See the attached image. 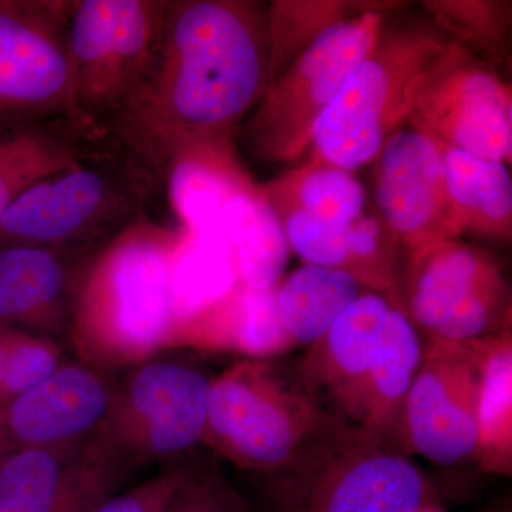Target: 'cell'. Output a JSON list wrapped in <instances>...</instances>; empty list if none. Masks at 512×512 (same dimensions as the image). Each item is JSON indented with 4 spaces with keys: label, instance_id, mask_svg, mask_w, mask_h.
Returning a JSON list of instances; mask_svg holds the SVG:
<instances>
[{
    "label": "cell",
    "instance_id": "cell-1",
    "mask_svg": "<svg viewBox=\"0 0 512 512\" xmlns=\"http://www.w3.org/2000/svg\"><path fill=\"white\" fill-rule=\"evenodd\" d=\"M268 80V6L167 0L156 62L103 134L164 187L185 151L234 144Z\"/></svg>",
    "mask_w": 512,
    "mask_h": 512
},
{
    "label": "cell",
    "instance_id": "cell-2",
    "mask_svg": "<svg viewBox=\"0 0 512 512\" xmlns=\"http://www.w3.org/2000/svg\"><path fill=\"white\" fill-rule=\"evenodd\" d=\"M180 232L144 217L86 259L67 319L80 360L111 373L173 348L170 269Z\"/></svg>",
    "mask_w": 512,
    "mask_h": 512
},
{
    "label": "cell",
    "instance_id": "cell-3",
    "mask_svg": "<svg viewBox=\"0 0 512 512\" xmlns=\"http://www.w3.org/2000/svg\"><path fill=\"white\" fill-rule=\"evenodd\" d=\"M256 477L254 512H420L433 490L399 441L323 412L291 457Z\"/></svg>",
    "mask_w": 512,
    "mask_h": 512
},
{
    "label": "cell",
    "instance_id": "cell-4",
    "mask_svg": "<svg viewBox=\"0 0 512 512\" xmlns=\"http://www.w3.org/2000/svg\"><path fill=\"white\" fill-rule=\"evenodd\" d=\"M67 170L32 185L0 217V244L92 255L147 217L156 181L119 147L101 146Z\"/></svg>",
    "mask_w": 512,
    "mask_h": 512
},
{
    "label": "cell",
    "instance_id": "cell-5",
    "mask_svg": "<svg viewBox=\"0 0 512 512\" xmlns=\"http://www.w3.org/2000/svg\"><path fill=\"white\" fill-rule=\"evenodd\" d=\"M453 46L439 29L383 30L313 128V156L350 173L376 160Z\"/></svg>",
    "mask_w": 512,
    "mask_h": 512
},
{
    "label": "cell",
    "instance_id": "cell-6",
    "mask_svg": "<svg viewBox=\"0 0 512 512\" xmlns=\"http://www.w3.org/2000/svg\"><path fill=\"white\" fill-rule=\"evenodd\" d=\"M167 0H74L67 23V120L90 134L119 114L156 62Z\"/></svg>",
    "mask_w": 512,
    "mask_h": 512
},
{
    "label": "cell",
    "instance_id": "cell-7",
    "mask_svg": "<svg viewBox=\"0 0 512 512\" xmlns=\"http://www.w3.org/2000/svg\"><path fill=\"white\" fill-rule=\"evenodd\" d=\"M383 20L373 8L343 16L293 59L239 127L252 156L284 163L311 146L313 128L382 36Z\"/></svg>",
    "mask_w": 512,
    "mask_h": 512
},
{
    "label": "cell",
    "instance_id": "cell-8",
    "mask_svg": "<svg viewBox=\"0 0 512 512\" xmlns=\"http://www.w3.org/2000/svg\"><path fill=\"white\" fill-rule=\"evenodd\" d=\"M266 360H242L212 380L201 441L248 473L285 463L323 414L298 373Z\"/></svg>",
    "mask_w": 512,
    "mask_h": 512
},
{
    "label": "cell",
    "instance_id": "cell-9",
    "mask_svg": "<svg viewBox=\"0 0 512 512\" xmlns=\"http://www.w3.org/2000/svg\"><path fill=\"white\" fill-rule=\"evenodd\" d=\"M409 256L404 312L426 343H466L507 332L510 291L493 256L458 238Z\"/></svg>",
    "mask_w": 512,
    "mask_h": 512
},
{
    "label": "cell",
    "instance_id": "cell-10",
    "mask_svg": "<svg viewBox=\"0 0 512 512\" xmlns=\"http://www.w3.org/2000/svg\"><path fill=\"white\" fill-rule=\"evenodd\" d=\"M480 356L481 339L424 345L397 424L404 453L447 467L478 461Z\"/></svg>",
    "mask_w": 512,
    "mask_h": 512
},
{
    "label": "cell",
    "instance_id": "cell-11",
    "mask_svg": "<svg viewBox=\"0 0 512 512\" xmlns=\"http://www.w3.org/2000/svg\"><path fill=\"white\" fill-rule=\"evenodd\" d=\"M74 0H0V124L67 119Z\"/></svg>",
    "mask_w": 512,
    "mask_h": 512
},
{
    "label": "cell",
    "instance_id": "cell-12",
    "mask_svg": "<svg viewBox=\"0 0 512 512\" xmlns=\"http://www.w3.org/2000/svg\"><path fill=\"white\" fill-rule=\"evenodd\" d=\"M140 467L104 424L79 443L0 456V512H89Z\"/></svg>",
    "mask_w": 512,
    "mask_h": 512
},
{
    "label": "cell",
    "instance_id": "cell-13",
    "mask_svg": "<svg viewBox=\"0 0 512 512\" xmlns=\"http://www.w3.org/2000/svg\"><path fill=\"white\" fill-rule=\"evenodd\" d=\"M212 380L190 363L151 357L117 382L106 426L140 467L183 456L204 436Z\"/></svg>",
    "mask_w": 512,
    "mask_h": 512
},
{
    "label": "cell",
    "instance_id": "cell-14",
    "mask_svg": "<svg viewBox=\"0 0 512 512\" xmlns=\"http://www.w3.org/2000/svg\"><path fill=\"white\" fill-rule=\"evenodd\" d=\"M407 127L488 160L510 163L511 86L454 42L424 86Z\"/></svg>",
    "mask_w": 512,
    "mask_h": 512
},
{
    "label": "cell",
    "instance_id": "cell-15",
    "mask_svg": "<svg viewBox=\"0 0 512 512\" xmlns=\"http://www.w3.org/2000/svg\"><path fill=\"white\" fill-rule=\"evenodd\" d=\"M376 160L379 218L409 255L458 238L439 141L406 126L386 141Z\"/></svg>",
    "mask_w": 512,
    "mask_h": 512
},
{
    "label": "cell",
    "instance_id": "cell-16",
    "mask_svg": "<svg viewBox=\"0 0 512 512\" xmlns=\"http://www.w3.org/2000/svg\"><path fill=\"white\" fill-rule=\"evenodd\" d=\"M116 396L117 382L111 373L83 360H64L46 380L10 400L0 413L3 454L89 439L109 420Z\"/></svg>",
    "mask_w": 512,
    "mask_h": 512
},
{
    "label": "cell",
    "instance_id": "cell-17",
    "mask_svg": "<svg viewBox=\"0 0 512 512\" xmlns=\"http://www.w3.org/2000/svg\"><path fill=\"white\" fill-rule=\"evenodd\" d=\"M393 305L383 293L367 289L311 345L298 375L320 409L325 402V412L359 426L377 333Z\"/></svg>",
    "mask_w": 512,
    "mask_h": 512
},
{
    "label": "cell",
    "instance_id": "cell-18",
    "mask_svg": "<svg viewBox=\"0 0 512 512\" xmlns=\"http://www.w3.org/2000/svg\"><path fill=\"white\" fill-rule=\"evenodd\" d=\"M89 256L0 244V326L53 330L66 325L77 278Z\"/></svg>",
    "mask_w": 512,
    "mask_h": 512
},
{
    "label": "cell",
    "instance_id": "cell-19",
    "mask_svg": "<svg viewBox=\"0 0 512 512\" xmlns=\"http://www.w3.org/2000/svg\"><path fill=\"white\" fill-rule=\"evenodd\" d=\"M217 231L231 245L242 285L256 291L279 285L291 247L264 187L245 181L222 207Z\"/></svg>",
    "mask_w": 512,
    "mask_h": 512
},
{
    "label": "cell",
    "instance_id": "cell-20",
    "mask_svg": "<svg viewBox=\"0 0 512 512\" xmlns=\"http://www.w3.org/2000/svg\"><path fill=\"white\" fill-rule=\"evenodd\" d=\"M99 138L67 119L0 124V217L32 185L79 163Z\"/></svg>",
    "mask_w": 512,
    "mask_h": 512
},
{
    "label": "cell",
    "instance_id": "cell-21",
    "mask_svg": "<svg viewBox=\"0 0 512 512\" xmlns=\"http://www.w3.org/2000/svg\"><path fill=\"white\" fill-rule=\"evenodd\" d=\"M276 289L256 291L239 282L224 302L184 330L178 346L237 350L249 359H268L295 348L279 315Z\"/></svg>",
    "mask_w": 512,
    "mask_h": 512
},
{
    "label": "cell",
    "instance_id": "cell-22",
    "mask_svg": "<svg viewBox=\"0 0 512 512\" xmlns=\"http://www.w3.org/2000/svg\"><path fill=\"white\" fill-rule=\"evenodd\" d=\"M238 285L237 264L227 239L220 232L181 228L170 269L173 346L188 326L217 308Z\"/></svg>",
    "mask_w": 512,
    "mask_h": 512
},
{
    "label": "cell",
    "instance_id": "cell-23",
    "mask_svg": "<svg viewBox=\"0 0 512 512\" xmlns=\"http://www.w3.org/2000/svg\"><path fill=\"white\" fill-rule=\"evenodd\" d=\"M423 355L419 330L402 306L393 305L377 333L359 426L397 440L403 402Z\"/></svg>",
    "mask_w": 512,
    "mask_h": 512
},
{
    "label": "cell",
    "instance_id": "cell-24",
    "mask_svg": "<svg viewBox=\"0 0 512 512\" xmlns=\"http://www.w3.org/2000/svg\"><path fill=\"white\" fill-rule=\"evenodd\" d=\"M441 144V143H440ZM444 170L458 237L507 239L512 227V180L507 164L444 146Z\"/></svg>",
    "mask_w": 512,
    "mask_h": 512
},
{
    "label": "cell",
    "instance_id": "cell-25",
    "mask_svg": "<svg viewBox=\"0 0 512 512\" xmlns=\"http://www.w3.org/2000/svg\"><path fill=\"white\" fill-rule=\"evenodd\" d=\"M249 178L239 164L234 144L205 146L175 158L164 187L181 228L218 232L222 207Z\"/></svg>",
    "mask_w": 512,
    "mask_h": 512
},
{
    "label": "cell",
    "instance_id": "cell-26",
    "mask_svg": "<svg viewBox=\"0 0 512 512\" xmlns=\"http://www.w3.org/2000/svg\"><path fill=\"white\" fill-rule=\"evenodd\" d=\"M365 288L342 269L305 264L276 289L279 315L296 345H313Z\"/></svg>",
    "mask_w": 512,
    "mask_h": 512
},
{
    "label": "cell",
    "instance_id": "cell-27",
    "mask_svg": "<svg viewBox=\"0 0 512 512\" xmlns=\"http://www.w3.org/2000/svg\"><path fill=\"white\" fill-rule=\"evenodd\" d=\"M275 211H301L316 220L349 228L363 215L366 191L350 171L313 156L311 163L264 187Z\"/></svg>",
    "mask_w": 512,
    "mask_h": 512
},
{
    "label": "cell",
    "instance_id": "cell-28",
    "mask_svg": "<svg viewBox=\"0 0 512 512\" xmlns=\"http://www.w3.org/2000/svg\"><path fill=\"white\" fill-rule=\"evenodd\" d=\"M480 450L485 470L510 473L512 444V346L510 332L481 339Z\"/></svg>",
    "mask_w": 512,
    "mask_h": 512
},
{
    "label": "cell",
    "instance_id": "cell-29",
    "mask_svg": "<svg viewBox=\"0 0 512 512\" xmlns=\"http://www.w3.org/2000/svg\"><path fill=\"white\" fill-rule=\"evenodd\" d=\"M343 16L345 6L335 2H275L268 6V87L323 29Z\"/></svg>",
    "mask_w": 512,
    "mask_h": 512
},
{
    "label": "cell",
    "instance_id": "cell-30",
    "mask_svg": "<svg viewBox=\"0 0 512 512\" xmlns=\"http://www.w3.org/2000/svg\"><path fill=\"white\" fill-rule=\"evenodd\" d=\"M63 362L62 348L55 340L13 329L0 389V413L10 400L42 383Z\"/></svg>",
    "mask_w": 512,
    "mask_h": 512
},
{
    "label": "cell",
    "instance_id": "cell-31",
    "mask_svg": "<svg viewBox=\"0 0 512 512\" xmlns=\"http://www.w3.org/2000/svg\"><path fill=\"white\" fill-rule=\"evenodd\" d=\"M427 8L436 16L437 25L464 46L471 42L490 53L497 52L507 35V8L488 2H434Z\"/></svg>",
    "mask_w": 512,
    "mask_h": 512
},
{
    "label": "cell",
    "instance_id": "cell-32",
    "mask_svg": "<svg viewBox=\"0 0 512 512\" xmlns=\"http://www.w3.org/2000/svg\"><path fill=\"white\" fill-rule=\"evenodd\" d=\"M165 512H254L248 498L217 464H187Z\"/></svg>",
    "mask_w": 512,
    "mask_h": 512
},
{
    "label": "cell",
    "instance_id": "cell-33",
    "mask_svg": "<svg viewBox=\"0 0 512 512\" xmlns=\"http://www.w3.org/2000/svg\"><path fill=\"white\" fill-rule=\"evenodd\" d=\"M187 464H178L121 490L89 512H165L185 476Z\"/></svg>",
    "mask_w": 512,
    "mask_h": 512
},
{
    "label": "cell",
    "instance_id": "cell-34",
    "mask_svg": "<svg viewBox=\"0 0 512 512\" xmlns=\"http://www.w3.org/2000/svg\"><path fill=\"white\" fill-rule=\"evenodd\" d=\"M15 328H3L0 326V389H2L3 373H5L6 355H8V348L12 332Z\"/></svg>",
    "mask_w": 512,
    "mask_h": 512
},
{
    "label": "cell",
    "instance_id": "cell-35",
    "mask_svg": "<svg viewBox=\"0 0 512 512\" xmlns=\"http://www.w3.org/2000/svg\"><path fill=\"white\" fill-rule=\"evenodd\" d=\"M420 512H439V511H437L436 508H429V510H423Z\"/></svg>",
    "mask_w": 512,
    "mask_h": 512
},
{
    "label": "cell",
    "instance_id": "cell-36",
    "mask_svg": "<svg viewBox=\"0 0 512 512\" xmlns=\"http://www.w3.org/2000/svg\"><path fill=\"white\" fill-rule=\"evenodd\" d=\"M3 454V447H2V436H0V456Z\"/></svg>",
    "mask_w": 512,
    "mask_h": 512
}]
</instances>
